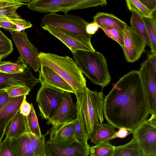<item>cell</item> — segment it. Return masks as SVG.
<instances>
[{"mask_svg": "<svg viewBox=\"0 0 156 156\" xmlns=\"http://www.w3.org/2000/svg\"><path fill=\"white\" fill-rule=\"evenodd\" d=\"M26 96L27 95H25L20 108V112L25 116L29 115L31 108V103H30L26 101Z\"/></svg>", "mask_w": 156, "mask_h": 156, "instance_id": "8d00e7d4", "label": "cell"}, {"mask_svg": "<svg viewBox=\"0 0 156 156\" xmlns=\"http://www.w3.org/2000/svg\"><path fill=\"white\" fill-rule=\"evenodd\" d=\"M150 114L139 70H133L120 78L104 98V116L115 128H125L133 133Z\"/></svg>", "mask_w": 156, "mask_h": 156, "instance_id": "6da1fadb", "label": "cell"}, {"mask_svg": "<svg viewBox=\"0 0 156 156\" xmlns=\"http://www.w3.org/2000/svg\"><path fill=\"white\" fill-rule=\"evenodd\" d=\"M132 133L131 131L129 129L125 128H120L116 132L112 137V139L120 138H123L125 137L128 135Z\"/></svg>", "mask_w": 156, "mask_h": 156, "instance_id": "74e56055", "label": "cell"}, {"mask_svg": "<svg viewBox=\"0 0 156 156\" xmlns=\"http://www.w3.org/2000/svg\"><path fill=\"white\" fill-rule=\"evenodd\" d=\"M32 26V25L30 21L21 18L14 19L6 17H0V27L10 32L21 31Z\"/></svg>", "mask_w": 156, "mask_h": 156, "instance_id": "d4e9b609", "label": "cell"}, {"mask_svg": "<svg viewBox=\"0 0 156 156\" xmlns=\"http://www.w3.org/2000/svg\"><path fill=\"white\" fill-rule=\"evenodd\" d=\"M64 91L46 84H41L36 98L39 109V116L42 119H48L62 101Z\"/></svg>", "mask_w": 156, "mask_h": 156, "instance_id": "ba28073f", "label": "cell"}, {"mask_svg": "<svg viewBox=\"0 0 156 156\" xmlns=\"http://www.w3.org/2000/svg\"><path fill=\"white\" fill-rule=\"evenodd\" d=\"M74 94L84 130L90 139L95 126L102 123L104 121L103 93L92 91L86 86L76 90Z\"/></svg>", "mask_w": 156, "mask_h": 156, "instance_id": "7a4b0ae2", "label": "cell"}, {"mask_svg": "<svg viewBox=\"0 0 156 156\" xmlns=\"http://www.w3.org/2000/svg\"><path fill=\"white\" fill-rule=\"evenodd\" d=\"M29 115L25 116L27 128V132H30L38 136H41L40 129L38 119L32 103Z\"/></svg>", "mask_w": 156, "mask_h": 156, "instance_id": "1f68e13d", "label": "cell"}, {"mask_svg": "<svg viewBox=\"0 0 156 156\" xmlns=\"http://www.w3.org/2000/svg\"><path fill=\"white\" fill-rule=\"evenodd\" d=\"M39 82L34 76L30 67L21 73H8L0 72V90L16 86H26L33 89Z\"/></svg>", "mask_w": 156, "mask_h": 156, "instance_id": "5bb4252c", "label": "cell"}, {"mask_svg": "<svg viewBox=\"0 0 156 156\" xmlns=\"http://www.w3.org/2000/svg\"><path fill=\"white\" fill-rule=\"evenodd\" d=\"M2 58H3V57L2 56L0 55V62Z\"/></svg>", "mask_w": 156, "mask_h": 156, "instance_id": "f6af8a7d", "label": "cell"}, {"mask_svg": "<svg viewBox=\"0 0 156 156\" xmlns=\"http://www.w3.org/2000/svg\"><path fill=\"white\" fill-rule=\"evenodd\" d=\"M152 11L156 9V0H138Z\"/></svg>", "mask_w": 156, "mask_h": 156, "instance_id": "b9f144b4", "label": "cell"}, {"mask_svg": "<svg viewBox=\"0 0 156 156\" xmlns=\"http://www.w3.org/2000/svg\"><path fill=\"white\" fill-rule=\"evenodd\" d=\"M88 23L80 16L66 14L61 15L50 13L41 19L40 26L46 25L62 29L73 34L84 36L91 39L92 35L87 33L86 27Z\"/></svg>", "mask_w": 156, "mask_h": 156, "instance_id": "8992f818", "label": "cell"}, {"mask_svg": "<svg viewBox=\"0 0 156 156\" xmlns=\"http://www.w3.org/2000/svg\"><path fill=\"white\" fill-rule=\"evenodd\" d=\"M39 71V82L70 93L74 94L71 87L54 70L48 66L41 64Z\"/></svg>", "mask_w": 156, "mask_h": 156, "instance_id": "e0dca14e", "label": "cell"}, {"mask_svg": "<svg viewBox=\"0 0 156 156\" xmlns=\"http://www.w3.org/2000/svg\"><path fill=\"white\" fill-rule=\"evenodd\" d=\"M128 9L142 17L151 18L153 12L138 0H125Z\"/></svg>", "mask_w": 156, "mask_h": 156, "instance_id": "4dcf8cb0", "label": "cell"}, {"mask_svg": "<svg viewBox=\"0 0 156 156\" xmlns=\"http://www.w3.org/2000/svg\"><path fill=\"white\" fill-rule=\"evenodd\" d=\"M113 156H143L137 142L133 137L128 143L115 146Z\"/></svg>", "mask_w": 156, "mask_h": 156, "instance_id": "484cf974", "label": "cell"}, {"mask_svg": "<svg viewBox=\"0 0 156 156\" xmlns=\"http://www.w3.org/2000/svg\"><path fill=\"white\" fill-rule=\"evenodd\" d=\"M108 37L116 41L122 47L124 45L123 34L116 28L109 26L99 25Z\"/></svg>", "mask_w": 156, "mask_h": 156, "instance_id": "d6a6232c", "label": "cell"}, {"mask_svg": "<svg viewBox=\"0 0 156 156\" xmlns=\"http://www.w3.org/2000/svg\"><path fill=\"white\" fill-rule=\"evenodd\" d=\"M10 32L20 56L35 72H39L41 66L38 57L39 53L36 48L29 41L25 30Z\"/></svg>", "mask_w": 156, "mask_h": 156, "instance_id": "9c48e42d", "label": "cell"}, {"mask_svg": "<svg viewBox=\"0 0 156 156\" xmlns=\"http://www.w3.org/2000/svg\"><path fill=\"white\" fill-rule=\"evenodd\" d=\"M114 147L109 141L101 142L90 147L89 154L91 156H113Z\"/></svg>", "mask_w": 156, "mask_h": 156, "instance_id": "83f0119b", "label": "cell"}, {"mask_svg": "<svg viewBox=\"0 0 156 156\" xmlns=\"http://www.w3.org/2000/svg\"><path fill=\"white\" fill-rule=\"evenodd\" d=\"M80 71L94 84L102 90L111 80L107 60L101 53L96 51L77 50L72 53Z\"/></svg>", "mask_w": 156, "mask_h": 156, "instance_id": "3957f363", "label": "cell"}, {"mask_svg": "<svg viewBox=\"0 0 156 156\" xmlns=\"http://www.w3.org/2000/svg\"><path fill=\"white\" fill-rule=\"evenodd\" d=\"M76 119L52 125L46 134L50 135L48 140L62 145L70 144L78 142L74 135Z\"/></svg>", "mask_w": 156, "mask_h": 156, "instance_id": "9a60e30c", "label": "cell"}, {"mask_svg": "<svg viewBox=\"0 0 156 156\" xmlns=\"http://www.w3.org/2000/svg\"><path fill=\"white\" fill-rule=\"evenodd\" d=\"M12 119L6 122L0 124V145L2 142V140L5 135L8 125Z\"/></svg>", "mask_w": 156, "mask_h": 156, "instance_id": "7bdbcfd3", "label": "cell"}, {"mask_svg": "<svg viewBox=\"0 0 156 156\" xmlns=\"http://www.w3.org/2000/svg\"><path fill=\"white\" fill-rule=\"evenodd\" d=\"M9 139L13 156H37L27 133L18 137Z\"/></svg>", "mask_w": 156, "mask_h": 156, "instance_id": "ac0fdd59", "label": "cell"}, {"mask_svg": "<svg viewBox=\"0 0 156 156\" xmlns=\"http://www.w3.org/2000/svg\"><path fill=\"white\" fill-rule=\"evenodd\" d=\"M132 134L143 156H156V114H151Z\"/></svg>", "mask_w": 156, "mask_h": 156, "instance_id": "52a82bcc", "label": "cell"}, {"mask_svg": "<svg viewBox=\"0 0 156 156\" xmlns=\"http://www.w3.org/2000/svg\"><path fill=\"white\" fill-rule=\"evenodd\" d=\"M25 95L10 98L0 110V124L12 119L19 111Z\"/></svg>", "mask_w": 156, "mask_h": 156, "instance_id": "44dd1931", "label": "cell"}, {"mask_svg": "<svg viewBox=\"0 0 156 156\" xmlns=\"http://www.w3.org/2000/svg\"><path fill=\"white\" fill-rule=\"evenodd\" d=\"M124 45L122 48L126 61L133 63L138 60L146 52L144 41L128 26L123 31Z\"/></svg>", "mask_w": 156, "mask_h": 156, "instance_id": "7c38bea8", "label": "cell"}, {"mask_svg": "<svg viewBox=\"0 0 156 156\" xmlns=\"http://www.w3.org/2000/svg\"><path fill=\"white\" fill-rule=\"evenodd\" d=\"M146 26L152 46L151 50L156 52V9L151 18L142 17Z\"/></svg>", "mask_w": 156, "mask_h": 156, "instance_id": "f1b7e54d", "label": "cell"}, {"mask_svg": "<svg viewBox=\"0 0 156 156\" xmlns=\"http://www.w3.org/2000/svg\"><path fill=\"white\" fill-rule=\"evenodd\" d=\"M77 108L70 94L65 92L62 101L48 120L47 123L52 125L68 122L74 119L77 116Z\"/></svg>", "mask_w": 156, "mask_h": 156, "instance_id": "2e32d148", "label": "cell"}, {"mask_svg": "<svg viewBox=\"0 0 156 156\" xmlns=\"http://www.w3.org/2000/svg\"><path fill=\"white\" fill-rule=\"evenodd\" d=\"M5 90L10 98H14L23 95H27L31 89L25 86H16L9 87Z\"/></svg>", "mask_w": 156, "mask_h": 156, "instance_id": "e575fe53", "label": "cell"}, {"mask_svg": "<svg viewBox=\"0 0 156 156\" xmlns=\"http://www.w3.org/2000/svg\"><path fill=\"white\" fill-rule=\"evenodd\" d=\"M27 132L25 117L19 110L8 125L5 135L9 138H17Z\"/></svg>", "mask_w": 156, "mask_h": 156, "instance_id": "d6986e66", "label": "cell"}, {"mask_svg": "<svg viewBox=\"0 0 156 156\" xmlns=\"http://www.w3.org/2000/svg\"><path fill=\"white\" fill-rule=\"evenodd\" d=\"M99 27L96 23L93 22L88 23L86 27V31L89 34L93 35L97 31Z\"/></svg>", "mask_w": 156, "mask_h": 156, "instance_id": "60d3db41", "label": "cell"}, {"mask_svg": "<svg viewBox=\"0 0 156 156\" xmlns=\"http://www.w3.org/2000/svg\"><path fill=\"white\" fill-rule=\"evenodd\" d=\"M93 22L99 25L113 27L123 34V31L128 26L124 21L115 15L105 12H97L93 17Z\"/></svg>", "mask_w": 156, "mask_h": 156, "instance_id": "7402d4cb", "label": "cell"}, {"mask_svg": "<svg viewBox=\"0 0 156 156\" xmlns=\"http://www.w3.org/2000/svg\"><path fill=\"white\" fill-rule=\"evenodd\" d=\"M10 98L5 90H0V110Z\"/></svg>", "mask_w": 156, "mask_h": 156, "instance_id": "ab89813d", "label": "cell"}, {"mask_svg": "<svg viewBox=\"0 0 156 156\" xmlns=\"http://www.w3.org/2000/svg\"><path fill=\"white\" fill-rule=\"evenodd\" d=\"M41 28L62 41L72 53L77 50L95 51L91 43L90 38L83 36L75 34L49 25H45Z\"/></svg>", "mask_w": 156, "mask_h": 156, "instance_id": "30bf717a", "label": "cell"}, {"mask_svg": "<svg viewBox=\"0 0 156 156\" xmlns=\"http://www.w3.org/2000/svg\"><path fill=\"white\" fill-rule=\"evenodd\" d=\"M115 127L109 122L99 123L94 127L93 133L90 138L94 144L112 140V137L116 133Z\"/></svg>", "mask_w": 156, "mask_h": 156, "instance_id": "ffe728a7", "label": "cell"}, {"mask_svg": "<svg viewBox=\"0 0 156 156\" xmlns=\"http://www.w3.org/2000/svg\"><path fill=\"white\" fill-rule=\"evenodd\" d=\"M106 0H32L27 3L30 9L40 13L62 12L106 5Z\"/></svg>", "mask_w": 156, "mask_h": 156, "instance_id": "5b68a950", "label": "cell"}, {"mask_svg": "<svg viewBox=\"0 0 156 156\" xmlns=\"http://www.w3.org/2000/svg\"><path fill=\"white\" fill-rule=\"evenodd\" d=\"M14 0L16 1L19 2H27L28 3L30 2L32 0Z\"/></svg>", "mask_w": 156, "mask_h": 156, "instance_id": "ee69618b", "label": "cell"}, {"mask_svg": "<svg viewBox=\"0 0 156 156\" xmlns=\"http://www.w3.org/2000/svg\"><path fill=\"white\" fill-rule=\"evenodd\" d=\"M77 116L74 125L75 136L78 142L88 143L89 138L84 130L80 114L77 110Z\"/></svg>", "mask_w": 156, "mask_h": 156, "instance_id": "836d02e7", "label": "cell"}, {"mask_svg": "<svg viewBox=\"0 0 156 156\" xmlns=\"http://www.w3.org/2000/svg\"><path fill=\"white\" fill-rule=\"evenodd\" d=\"M27 3L11 0H0V17L11 19H21L16 11L18 8Z\"/></svg>", "mask_w": 156, "mask_h": 156, "instance_id": "cb8c5ba5", "label": "cell"}, {"mask_svg": "<svg viewBox=\"0 0 156 156\" xmlns=\"http://www.w3.org/2000/svg\"><path fill=\"white\" fill-rule=\"evenodd\" d=\"M46 156H87L90 147L88 143L77 142L62 145L45 141Z\"/></svg>", "mask_w": 156, "mask_h": 156, "instance_id": "4fadbf2b", "label": "cell"}, {"mask_svg": "<svg viewBox=\"0 0 156 156\" xmlns=\"http://www.w3.org/2000/svg\"><path fill=\"white\" fill-rule=\"evenodd\" d=\"M147 99L150 114H156V72L147 59L139 70Z\"/></svg>", "mask_w": 156, "mask_h": 156, "instance_id": "8fae6325", "label": "cell"}, {"mask_svg": "<svg viewBox=\"0 0 156 156\" xmlns=\"http://www.w3.org/2000/svg\"><path fill=\"white\" fill-rule=\"evenodd\" d=\"M147 59L152 66L154 71L156 72V52L151 50L147 52Z\"/></svg>", "mask_w": 156, "mask_h": 156, "instance_id": "f35d334b", "label": "cell"}, {"mask_svg": "<svg viewBox=\"0 0 156 156\" xmlns=\"http://www.w3.org/2000/svg\"><path fill=\"white\" fill-rule=\"evenodd\" d=\"M41 64L54 70L73 88L75 92L86 86V81L75 61L70 57L41 52L38 55Z\"/></svg>", "mask_w": 156, "mask_h": 156, "instance_id": "277c9868", "label": "cell"}, {"mask_svg": "<svg viewBox=\"0 0 156 156\" xmlns=\"http://www.w3.org/2000/svg\"><path fill=\"white\" fill-rule=\"evenodd\" d=\"M0 156H13L9 138L6 136L0 145Z\"/></svg>", "mask_w": 156, "mask_h": 156, "instance_id": "d590c367", "label": "cell"}, {"mask_svg": "<svg viewBox=\"0 0 156 156\" xmlns=\"http://www.w3.org/2000/svg\"><path fill=\"white\" fill-rule=\"evenodd\" d=\"M28 67L26 63L21 56L15 62L4 61L0 62V72L8 73H21Z\"/></svg>", "mask_w": 156, "mask_h": 156, "instance_id": "4316f807", "label": "cell"}, {"mask_svg": "<svg viewBox=\"0 0 156 156\" xmlns=\"http://www.w3.org/2000/svg\"><path fill=\"white\" fill-rule=\"evenodd\" d=\"M131 12L130 21V29L139 35L151 50V43L142 17L134 12Z\"/></svg>", "mask_w": 156, "mask_h": 156, "instance_id": "603a6c76", "label": "cell"}, {"mask_svg": "<svg viewBox=\"0 0 156 156\" xmlns=\"http://www.w3.org/2000/svg\"><path fill=\"white\" fill-rule=\"evenodd\" d=\"M34 150L37 156H46L45 146L46 134L38 136L27 132Z\"/></svg>", "mask_w": 156, "mask_h": 156, "instance_id": "f546056e", "label": "cell"}]
</instances>
